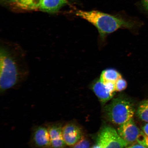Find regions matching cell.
<instances>
[{
    "mask_svg": "<svg viewBox=\"0 0 148 148\" xmlns=\"http://www.w3.org/2000/svg\"><path fill=\"white\" fill-rule=\"evenodd\" d=\"M121 77V74L117 70L112 68H109L102 72L99 79L103 82L115 83L116 81Z\"/></svg>",
    "mask_w": 148,
    "mask_h": 148,
    "instance_id": "7c38bea8",
    "label": "cell"
},
{
    "mask_svg": "<svg viewBox=\"0 0 148 148\" xmlns=\"http://www.w3.org/2000/svg\"><path fill=\"white\" fill-rule=\"evenodd\" d=\"M42 0H11L13 5L22 10H31L40 8Z\"/></svg>",
    "mask_w": 148,
    "mask_h": 148,
    "instance_id": "8fae6325",
    "label": "cell"
},
{
    "mask_svg": "<svg viewBox=\"0 0 148 148\" xmlns=\"http://www.w3.org/2000/svg\"><path fill=\"white\" fill-rule=\"evenodd\" d=\"M31 143L34 148H51L47 126L40 125L34 127L31 135Z\"/></svg>",
    "mask_w": 148,
    "mask_h": 148,
    "instance_id": "52a82bcc",
    "label": "cell"
},
{
    "mask_svg": "<svg viewBox=\"0 0 148 148\" xmlns=\"http://www.w3.org/2000/svg\"><path fill=\"white\" fill-rule=\"evenodd\" d=\"M90 148H103L101 145H100L99 144L97 143V144H95V145L92 146V147Z\"/></svg>",
    "mask_w": 148,
    "mask_h": 148,
    "instance_id": "d6986e66",
    "label": "cell"
},
{
    "mask_svg": "<svg viewBox=\"0 0 148 148\" xmlns=\"http://www.w3.org/2000/svg\"><path fill=\"white\" fill-rule=\"evenodd\" d=\"M137 143L148 147V123L142 127L138 139Z\"/></svg>",
    "mask_w": 148,
    "mask_h": 148,
    "instance_id": "5bb4252c",
    "label": "cell"
},
{
    "mask_svg": "<svg viewBox=\"0 0 148 148\" xmlns=\"http://www.w3.org/2000/svg\"><path fill=\"white\" fill-rule=\"evenodd\" d=\"M63 136L66 145H75L82 137V130L77 124L70 122L64 125Z\"/></svg>",
    "mask_w": 148,
    "mask_h": 148,
    "instance_id": "ba28073f",
    "label": "cell"
},
{
    "mask_svg": "<svg viewBox=\"0 0 148 148\" xmlns=\"http://www.w3.org/2000/svg\"><path fill=\"white\" fill-rule=\"evenodd\" d=\"M97 143L103 148H124L128 145L113 127H104L99 133Z\"/></svg>",
    "mask_w": 148,
    "mask_h": 148,
    "instance_id": "277c9868",
    "label": "cell"
},
{
    "mask_svg": "<svg viewBox=\"0 0 148 148\" xmlns=\"http://www.w3.org/2000/svg\"><path fill=\"white\" fill-rule=\"evenodd\" d=\"M115 85L116 91L121 92L126 88L127 83L126 81L122 77L116 81Z\"/></svg>",
    "mask_w": 148,
    "mask_h": 148,
    "instance_id": "9a60e30c",
    "label": "cell"
},
{
    "mask_svg": "<svg viewBox=\"0 0 148 148\" xmlns=\"http://www.w3.org/2000/svg\"><path fill=\"white\" fill-rule=\"evenodd\" d=\"M68 0H42L40 8L47 12H57L68 2Z\"/></svg>",
    "mask_w": 148,
    "mask_h": 148,
    "instance_id": "30bf717a",
    "label": "cell"
},
{
    "mask_svg": "<svg viewBox=\"0 0 148 148\" xmlns=\"http://www.w3.org/2000/svg\"><path fill=\"white\" fill-rule=\"evenodd\" d=\"M76 14L97 28L100 36L103 40L107 35L115 32L118 29H132L136 26V24L132 20L97 10H79L77 12Z\"/></svg>",
    "mask_w": 148,
    "mask_h": 148,
    "instance_id": "7a4b0ae2",
    "label": "cell"
},
{
    "mask_svg": "<svg viewBox=\"0 0 148 148\" xmlns=\"http://www.w3.org/2000/svg\"><path fill=\"white\" fill-rule=\"evenodd\" d=\"M125 148H148V147L136 143L131 144L128 147H127Z\"/></svg>",
    "mask_w": 148,
    "mask_h": 148,
    "instance_id": "e0dca14e",
    "label": "cell"
},
{
    "mask_svg": "<svg viewBox=\"0 0 148 148\" xmlns=\"http://www.w3.org/2000/svg\"><path fill=\"white\" fill-rule=\"evenodd\" d=\"M141 3L143 8L148 12V0H142Z\"/></svg>",
    "mask_w": 148,
    "mask_h": 148,
    "instance_id": "ac0fdd59",
    "label": "cell"
},
{
    "mask_svg": "<svg viewBox=\"0 0 148 148\" xmlns=\"http://www.w3.org/2000/svg\"><path fill=\"white\" fill-rule=\"evenodd\" d=\"M47 126L50 138L51 148H65L67 145L64 141L63 136V123H51Z\"/></svg>",
    "mask_w": 148,
    "mask_h": 148,
    "instance_id": "9c48e42d",
    "label": "cell"
},
{
    "mask_svg": "<svg viewBox=\"0 0 148 148\" xmlns=\"http://www.w3.org/2000/svg\"><path fill=\"white\" fill-rule=\"evenodd\" d=\"M25 55L19 46L3 43L0 50V90L3 93L14 88L26 77Z\"/></svg>",
    "mask_w": 148,
    "mask_h": 148,
    "instance_id": "6da1fadb",
    "label": "cell"
},
{
    "mask_svg": "<svg viewBox=\"0 0 148 148\" xmlns=\"http://www.w3.org/2000/svg\"><path fill=\"white\" fill-rule=\"evenodd\" d=\"M73 148H90V142L83 136L81 140L73 146Z\"/></svg>",
    "mask_w": 148,
    "mask_h": 148,
    "instance_id": "2e32d148",
    "label": "cell"
},
{
    "mask_svg": "<svg viewBox=\"0 0 148 148\" xmlns=\"http://www.w3.org/2000/svg\"><path fill=\"white\" fill-rule=\"evenodd\" d=\"M137 114L140 119L148 123V100L142 101L138 106Z\"/></svg>",
    "mask_w": 148,
    "mask_h": 148,
    "instance_id": "4fadbf2b",
    "label": "cell"
},
{
    "mask_svg": "<svg viewBox=\"0 0 148 148\" xmlns=\"http://www.w3.org/2000/svg\"><path fill=\"white\" fill-rule=\"evenodd\" d=\"M107 118L112 123L121 125L133 118L134 114V105L129 99L119 97L113 99L105 107Z\"/></svg>",
    "mask_w": 148,
    "mask_h": 148,
    "instance_id": "3957f363",
    "label": "cell"
},
{
    "mask_svg": "<svg viewBox=\"0 0 148 148\" xmlns=\"http://www.w3.org/2000/svg\"><path fill=\"white\" fill-rule=\"evenodd\" d=\"M140 131L135 123L133 118L120 125L118 133L128 145L137 143Z\"/></svg>",
    "mask_w": 148,
    "mask_h": 148,
    "instance_id": "8992f818",
    "label": "cell"
},
{
    "mask_svg": "<svg viewBox=\"0 0 148 148\" xmlns=\"http://www.w3.org/2000/svg\"><path fill=\"white\" fill-rule=\"evenodd\" d=\"M91 88L100 101L103 103L112 99L116 92L115 83L103 82L100 79L94 81Z\"/></svg>",
    "mask_w": 148,
    "mask_h": 148,
    "instance_id": "5b68a950",
    "label": "cell"
}]
</instances>
